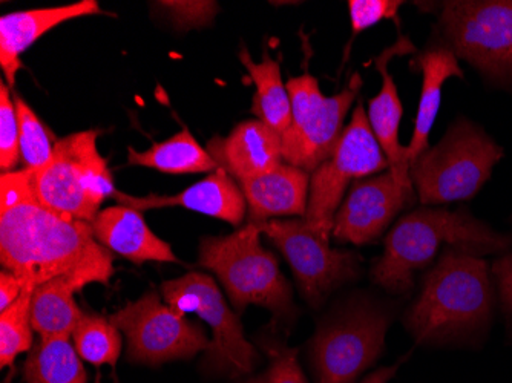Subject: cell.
Returning a JSON list of instances; mask_svg holds the SVG:
<instances>
[{"label":"cell","instance_id":"1","mask_svg":"<svg viewBox=\"0 0 512 383\" xmlns=\"http://www.w3.org/2000/svg\"><path fill=\"white\" fill-rule=\"evenodd\" d=\"M112 255L97 241L91 223L53 212L37 200L33 172H7L0 178V262L36 289L65 275L85 276L109 285Z\"/></svg>","mask_w":512,"mask_h":383},{"label":"cell","instance_id":"2","mask_svg":"<svg viewBox=\"0 0 512 383\" xmlns=\"http://www.w3.org/2000/svg\"><path fill=\"white\" fill-rule=\"evenodd\" d=\"M493 308L494 279L488 262L445 247L404 322L419 344L465 341L488 330Z\"/></svg>","mask_w":512,"mask_h":383},{"label":"cell","instance_id":"3","mask_svg":"<svg viewBox=\"0 0 512 383\" xmlns=\"http://www.w3.org/2000/svg\"><path fill=\"white\" fill-rule=\"evenodd\" d=\"M442 246L483 258L508 252L512 236L496 232L467 209H417L388 233L384 253L371 267V281L393 295H404L413 289L414 275L431 266Z\"/></svg>","mask_w":512,"mask_h":383},{"label":"cell","instance_id":"4","mask_svg":"<svg viewBox=\"0 0 512 383\" xmlns=\"http://www.w3.org/2000/svg\"><path fill=\"white\" fill-rule=\"evenodd\" d=\"M260 224L249 223L226 236H206L200 244V266L217 275L238 315L249 305L272 313L276 328L290 327L298 315L292 287L275 255L261 244Z\"/></svg>","mask_w":512,"mask_h":383},{"label":"cell","instance_id":"5","mask_svg":"<svg viewBox=\"0 0 512 383\" xmlns=\"http://www.w3.org/2000/svg\"><path fill=\"white\" fill-rule=\"evenodd\" d=\"M502 158V146L485 129L459 117L436 146L413 161L411 183L425 206L471 200Z\"/></svg>","mask_w":512,"mask_h":383},{"label":"cell","instance_id":"6","mask_svg":"<svg viewBox=\"0 0 512 383\" xmlns=\"http://www.w3.org/2000/svg\"><path fill=\"white\" fill-rule=\"evenodd\" d=\"M97 131L76 132L54 143L50 163L33 172L37 200L62 217L92 223L115 187L97 149Z\"/></svg>","mask_w":512,"mask_h":383},{"label":"cell","instance_id":"7","mask_svg":"<svg viewBox=\"0 0 512 383\" xmlns=\"http://www.w3.org/2000/svg\"><path fill=\"white\" fill-rule=\"evenodd\" d=\"M390 311L356 301L322 322L310 344L316 383H356L385 350Z\"/></svg>","mask_w":512,"mask_h":383},{"label":"cell","instance_id":"8","mask_svg":"<svg viewBox=\"0 0 512 383\" xmlns=\"http://www.w3.org/2000/svg\"><path fill=\"white\" fill-rule=\"evenodd\" d=\"M292 103V122L283 138V160L287 164L315 172L333 151L344 132V120L358 99L362 79L353 74L348 85L332 97H325L318 80L304 71L286 83Z\"/></svg>","mask_w":512,"mask_h":383},{"label":"cell","instance_id":"9","mask_svg":"<svg viewBox=\"0 0 512 383\" xmlns=\"http://www.w3.org/2000/svg\"><path fill=\"white\" fill-rule=\"evenodd\" d=\"M163 299L181 316L195 313L212 330L211 347L203 357L207 373L235 377L252 373L260 364L258 348L244 334L240 315L230 310L214 279L192 272L161 284Z\"/></svg>","mask_w":512,"mask_h":383},{"label":"cell","instance_id":"10","mask_svg":"<svg viewBox=\"0 0 512 383\" xmlns=\"http://www.w3.org/2000/svg\"><path fill=\"white\" fill-rule=\"evenodd\" d=\"M439 27L457 59L486 79L512 82V0L445 2Z\"/></svg>","mask_w":512,"mask_h":383},{"label":"cell","instance_id":"11","mask_svg":"<svg viewBox=\"0 0 512 383\" xmlns=\"http://www.w3.org/2000/svg\"><path fill=\"white\" fill-rule=\"evenodd\" d=\"M385 169H390V164L371 131L364 105L359 102L332 157L313 172L309 206L302 220L313 232L330 241L336 213L348 184L381 174Z\"/></svg>","mask_w":512,"mask_h":383},{"label":"cell","instance_id":"12","mask_svg":"<svg viewBox=\"0 0 512 383\" xmlns=\"http://www.w3.org/2000/svg\"><path fill=\"white\" fill-rule=\"evenodd\" d=\"M108 319L125 334L128 361L135 364L161 365L191 359L211 347V339L198 325L163 304L155 292L128 302Z\"/></svg>","mask_w":512,"mask_h":383},{"label":"cell","instance_id":"13","mask_svg":"<svg viewBox=\"0 0 512 383\" xmlns=\"http://www.w3.org/2000/svg\"><path fill=\"white\" fill-rule=\"evenodd\" d=\"M263 235L283 253L307 304L319 308L341 285L358 278L361 258L350 250L330 247L304 220H270Z\"/></svg>","mask_w":512,"mask_h":383},{"label":"cell","instance_id":"14","mask_svg":"<svg viewBox=\"0 0 512 383\" xmlns=\"http://www.w3.org/2000/svg\"><path fill=\"white\" fill-rule=\"evenodd\" d=\"M414 201V190L396 181L390 169L353 184L336 213L332 235L339 243H376L394 218Z\"/></svg>","mask_w":512,"mask_h":383},{"label":"cell","instance_id":"15","mask_svg":"<svg viewBox=\"0 0 512 383\" xmlns=\"http://www.w3.org/2000/svg\"><path fill=\"white\" fill-rule=\"evenodd\" d=\"M112 198L138 212L161 207H183L192 212L203 213L207 217L226 221L235 227L243 224L247 213L246 198L240 184L221 167H218L214 174L183 190L181 194L132 197L115 190Z\"/></svg>","mask_w":512,"mask_h":383},{"label":"cell","instance_id":"16","mask_svg":"<svg viewBox=\"0 0 512 383\" xmlns=\"http://www.w3.org/2000/svg\"><path fill=\"white\" fill-rule=\"evenodd\" d=\"M416 53V46L411 43L410 37L399 36L398 42L376 57V69L382 76V88L375 99L368 102L367 114L371 131L375 134L376 140L381 145L388 164H390L391 174L399 184L407 189H413L410 178V161H408L407 148L399 143V126H401L404 108H402L393 76L388 71V65L394 57Z\"/></svg>","mask_w":512,"mask_h":383},{"label":"cell","instance_id":"17","mask_svg":"<svg viewBox=\"0 0 512 383\" xmlns=\"http://www.w3.org/2000/svg\"><path fill=\"white\" fill-rule=\"evenodd\" d=\"M207 152L238 184L283 164V138L261 120L240 123L226 138L209 141Z\"/></svg>","mask_w":512,"mask_h":383},{"label":"cell","instance_id":"18","mask_svg":"<svg viewBox=\"0 0 512 383\" xmlns=\"http://www.w3.org/2000/svg\"><path fill=\"white\" fill-rule=\"evenodd\" d=\"M97 0H80L63 7L17 11L0 19V65L11 86L19 73L20 56L33 46L43 34L59 27L68 20L100 14Z\"/></svg>","mask_w":512,"mask_h":383},{"label":"cell","instance_id":"19","mask_svg":"<svg viewBox=\"0 0 512 383\" xmlns=\"http://www.w3.org/2000/svg\"><path fill=\"white\" fill-rule=\"evenodd\" d=\"M309 172L292 164L240 183L249 210V223L263 224L279 217H306L310 195Z\"/></svg>","mask_w":512,"mask_h":383},{"label":"cell","instance_id":"20","mask_svg":"<svg viewBox=\"0 0 512 383\" xmlns=\"http://www.w3.org/2000/svg\"><path fill=\"white\" fill-rule=\"evenodd\" d=\"M97 241L109 252L119 253L123 258L143 262H174L180 264L174 250L166 241L152 233L142 212L132 207L112 206L100 210L91 223Z\"/></svg>","mask_w":512,"mask_h":383},{"label":"cell","instance_id":"21","mask_svg":"<svg viewBox=\"0 0 512 383\" xmlns=\"http://www.w3.org/2000/svg\"><path fill=\"white\" fill-rule=\"evenodd\" d=\"M411 68L422 73V92L414 123L413 138L407 146L410 166L422 152L427 151L430 132L440 108L444 83L451 77L465 79L459 59L445 42L433 43L424 53L411 60Z\"/></svg>","mask_w":512,"mask_h":383},{"label":"cell","instance_id":"22","mask_svg":"<svg viewBox=\"0 0 512 383\" xmlns=\"http://www.w3.org/2000/svg\"><path fill=\"white\" fill-rule=\"evenodd\" d=\"M88 284L92 282L85 276L65 275L34 289L31 324L40 338L69 339L73 336L85 315L74 301V295Z\"/></svg>","mask_w":512,"mask_h":383},{"label":"cell","instance_id":"23","mask_svg":"<svg viewBox=\"0 0 512 383\" xmlns=\"http://www.w3.org/2000/svg\"><path fill=\"white\" fill-rule=\"evenodd\" d=\"M240 60L256 86L250 112L273 131L283 135L292 122V103L281 77V66L266 50L260 63L253 62L246 45H241Z\"/></svg>","mask_w":512,"mask_h":383},{"label":"cell","instance_id":"24","mask_svg":"<svg viewBox=\"0 0 512 383\" xmlns=\"http://www.w3.org/2000/svg\"><path fill=\"white\" fill-rule=\"evenodd\" d=\"M129 164L132 166L151 167L165 174H201L217 171L218 164L201 148L189 129L175 134L161 143H155L148 151L138 152L129 148Z\"/></svg>","mask_w":512,"mask_h":383},{"label":"cell","instance_id":"25","mask_svg":"<svg viewBox=\"0 0 512 383\" xmlns=\"http://www.w3.org/2000/svg\"><path fill=\"white\" fill-rule=\"evenodd\" d=\"M25 383H88L82 359L66 338H40L23 364Z\"/></svg>","mask_w":512,"mask_h":383},{"label":"cell","instance_id":"26","mask_svg":"<svg viewBox=\"0 0 512 383\" xmlns=\"http://www.w3.org/2000/svg\"><path fill=\"white\" fill-rule=\"evenodd\" d=\"M74 347L80 359L88 364L115 368L122 353L119 328L109 319L97 315H83L73 333Z\"/></svg>","mask_w":512,"mask_h":383},{"label":"cell","instance_id":"27","mask_svg":"<svg viewBox=\"0 0 512 383\" xmlns=\"http://www.w3.org/2000/svg\"><path fill=\"white\" fill-rule=\"evenodd\" d=\"M34 289L25 287L20 298L7 310L0 311V367H13L16 357L33 348L31 299Z\"/></svg>","mask_w":512,"mask_h":383},{"label":"cell","instance_id":"28","mask_svg":"<svg viewBox=\"0 0 512 383\" xmlns=\"http://www.w3.org/2000/svg\"><path fill=\"white\" fill-rule=\"evenodd\" d=\"M14 105L19 123L20 155L25 164L23 169L40 171L53 158L54 145L36 112L20 95L14 94Z\"/></svg>","mask_w":512,"mask_h":383},{"label":"cell","instance_id":"29","mask_svg":"<svg viewBox=\"0 0 512 383\" xmlns=\"http://www.w3.org/2000/svg\"><path fill=\"white\" fill-rule=\"evenodd\" d=\"M260 347L269 357V367L261 374L238 383H309L298 362V350L287 347L276 334L261 336Z\"/></svg>","mask_w":512,"mask_h":383},{"label":"cell","instance_id":"30","mask_svg":"<svg viewBox=\"0 0 512 383\" xmlns=\"http://www.w3.org/2000/svg\"><path fill=\"white\" fill-rule=\"evenodd\" d=\"M20 155L19 123L14 100L5 82L0 83V167L2 174L14 172Z\"/></svg>","mask_w":512,"mask_h":383},{"label":"cell","instance_id":"31","mask_svg":"<svg viewBox=\"0 0 512 383\" xmlns=\"http://www.w3.org/2000/svg\"><path fill=\"white\" fill-rule=\"evenodd\" d=\"M402 2L399 0H350L348 10L352 19V39L345 50L344 63L350 56L353 40L368 28L375 27L382 20H394L396 27H401L399 22V8Z\"/></svg>","mask_w":512,"mask_h":383},{"label":"cell","instance_id":"32","mask_svg":"<svg viewBox=\"0 0 512 383\" xmlns=\"http://www.w3.org/2000/svg\"><path fill=\"white\" fill-rule=\"evenodd\" d=\"M497 292L500 296V305L506 316H512V250L503 253L494 261L491 267Z\"/></svg>","mask_w":512,"mask_h":383},{"label":"cell","instance_id":"33","mask_svg":"<svg viewBox=\"0 0 512 383\" xmlns=\"http://www.w3.org/2000/svg\"><path fill=\"white\" fill-rule=\"evenodd\" d=\"M25 287L27 285L19 276L8 272V270H2L0 273V311L11 307L20 298Z\"/></svg>","mask_w":512,"mask_h":383},{"label":"cell","instance_id":"34","mask_svg":"<svg viewBox=\"0 0 512 383\" xmlns=\"http://www.w3.org/2000/svg\"><path fill=\"white\" fill-rule=\"evenodd\" d=\"M399 367H401V362L398 364L391 365V367H381L378 370L373 371V373L368 374L361 383H388L396 373H398Z\"/></svg>","mask_w":512,"mask_h":383}]
</instances>
